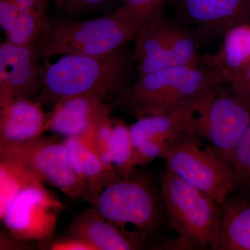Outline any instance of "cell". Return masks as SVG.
<instances>
[{"mask_svg": "<svg viewBox=\"0 0 250 250\" xmlns=\"http://www.w3.org/2000/svg\"><path fill=\"white\" fill-rule=\"evenodd\" d=\"M152 183L134 173L117 174L99 194L95 209L113 225L125 229L134 225L147 238L159 232L164 225V202Z\"/></svg>", "mask_w": 250, "mask_h": 250, "instance_id": "5", "label": "cell"}, {"mask_svg": "<svg viewBox=\"0 0 250 250\" xmlns=\"http://www.w3.org/2000/svg\"><path fill=\"white\" fill-rule=\"evenodd\" d=\"M235 177V190L250 198V123L236 145L231 162Z\"/></svg>", "mask_w": 250, "mask_h": 250, "instance_id": "22", "label": "cell"}, {"mask_svg": "<svg viewBox=\"0 0 250 250\" xmlns=\"http://www.w3.org/2000/svg\"><path fill=\"white\" fill-rule=\"evenodd\" d=\"M223 80L224 83H226V84L233 82H241V83L250 84V62L238 75H234V76L224 77Z\"/></svg>", "mask_w": 250, "mask_h": 250, "instance_id": "28", "label": "cell"}, {"mask_svg": "<svg viewBox=\"0 0 250 250\" xmlns=\"http://www.w3.org/2000/svg\"><path fill=\"white\" fill-rule=\"evenodd\" d=\"M250 123L248 102L220 85L186 118L182 129L205 139L231 164L233 150Z\"/></svg>", "mask_w": 250, "mask_h": 250, "instance_id": "8", "label": "cell"}, {"mask_svg": "<svg viewBox=\"0 0 250 250\" xmlns=\"http://www.w3.org/2000/svg\"><path fill=\"white\" fill-rule=\"evenodd\" d=\"M111 106L96 95L62 99L47 115L45 131L69 137L84 134L104 118L110 116Z\"/></svg>", "mask_w": 250, "mask_h": 250, "instance_id": "13", "label": "cell"}, {"mask_svg": "<svg viewBox=\"0 0 250 250\" xmlns=\"http://www.w3.org/2000/svg\"><path fill=\"white\" fill-rule=\"evenodd\" d=\"M161 196L166 218L177 233L164 249H216L220 205L174 173L168 167L161 173Z\"/></svg>", "mask_w": 250, "mask_h": 250, "instance_id": "4", "label": "cell"}, {"mask_svg": "<svg viewBox=\"0 0 250 250\" xmlns=\"http://www.w3.org/2000/svg\"><path fill=\"white\" fill-rule=\"evenodd\" d=\"M138 28L124 6L95 19H51L36 41L41 59L54 56H102L128 45Z\"/></svg>", "mask_w": 250, "mask_h": 250, "instance_id": "3", "label": "cell"}, {"mask_svg": "<svg viewBox=\"0 0 250 250\" xmlns=\"http://www.w3.org/2000/svg\"><path fill=\"white\" fill-rule=\"evenodd\" d=\"M161 157L172 172L218 205H223L234 192L231 164L195 135L182 131Z\"/></svg>", "mask_w": 250, "mask_h": 250, "instance_id": "7", "label": "cell"}, {"mask_svg": "<svg viewBox=\"0 0 250 250\" xmlns=\"http://www.w3.org/2000/svg\"><path fill=\"white\" fill-rule=\"evenodd\" d=\"M173 0H123L125 9L138 29L154 15L165 10Z\"/></svg>", "mask_w": 250, "mask_h": 250, "instance_id": "23", "label": "cell"}, {"mask_svg": "<svg viewBox=\"0 0 250 250\" xmlns=\"http://www.w3.org/2000/svg\"><path fill=\"white\" fill-rule=\"evenodd\" d=\"M47 249L53 250H95L89 243L77 238L70 236L49 242Z\"/></svg>", "mask_w": 250, "mask_h": 250, "instance_id": "26", "label": "cell"}, {"mask_svg": "<svg viewBox=\"0 0 250 250\" xmlns=\"http://www.w3.org/2000/svg\"><path fill=\"white\" fill-rule=\"evenodd\" d=\"M215 250H250V198L229 197L220 205Z\"/></svg>", "mask_w": 250, "mask_h": 250, "instance_id": "17", "label": "cell"}, {"mask_svg": "<svg viewBox=\"0 0 250 250\" xmlns=\"http://www.w3.org/2000/svg\"><path fill=\"white\" fill-rule=\"evenodd\" d=\"M57 8L64 15L69 17L78 16L98 9L108 3L110 0H52Z\"/></svg>", "mask_w": 250, "mask_h": 250, "instance_id": "25", "label": "cell"}, {"mask_svg": "<svg viewBox=\"0 0 250 250\" xmlns=\"http://www.w3.org/2000/svg\"><path fill=\"white\" fill-rule=\"evenodd\" d=\"M35 45L4 41L0 45V108L17 98L36 100L43 84L44 67Z\"/></svg>", "mask_w": 250, "mask_h": 250, "instance_id": "11", "label": "cell"}, {"mask_svg": "<svg viewBox=\"0 0 250 250\" xmlns=\"http://www.w3.org/2000/svg\"><path fill=\"white\" fill-rule=\"evenodd\" d=\"M134 152L130 127L120 121H114L110 142L109 157L112 167L118 174L129 173Z\"/></svg>", "mask_w": 250, "mask_h": 250, "instance_id": "21", "label": "cell"}, {"mask_svg": "<svg viewBox=\"0 0 250 250\" xmlns=\"http://www.w3.org/2000/svg\"><path fill=\"white\" fill-rule=\"evenodd\" d=\"M42 105L29 98H17L0 108V146L36 139L45 131L47 117Z\"/></svg>", "mask_w": 250, "mask_h": 250, "instance_id": "15", "label": "cell"}, {"mask_svg": "<svg viewBox=\"0 0 250 250\" xmlns=\"http://www.w3.org/2000/svg\"><path fill=\"white\" fill-rule=\"evenodd\" d=\"M62 209L43 183H35L24 188L0 218L16 239L42 241L52 236Z\"/></svg>", "mask_w": 250, "mask_h": 250, "instance_id": "9", "label": "cell"}, {"mask_svg": "<svg viewBox=\"0 0 250 250\" xmlns=\"http://www.w3.org/2000/svg\"><path fill=\"white\" fill-rule=\"evenodd\" d=\"M228 84L230 85V88L233 91L241 95L250 105V84L236 82H230Z\"/></svg>", "mask_w": 250, "mask_h": 250, "instance_id": "29", "label": "cell"}, {"mask_svg": "<svg viewBox=\"0 0 250 250\" xmlns=\"http://www.w3.org/2000/svg\"><path fill=\"white\" fill-rule=\"evenodd\" d=\"M43 60V84L35 100L41 105L78 95L118 98L129 86L135 62L127 45L105 55L66 54L53 63Z\"/></svg>", "mask_w": 250, "mask_h": 250, "instance_id": "1", "label": "cell"}, {"mask_svg": "<svg viewBox=\"0 0 250 250\" xmlns=\"http://www.w3.org/2000/svg\"><path fill=\"white\" fill-rule=\"evenodd\" d=\"M114 121L108 116L99 122L93 132V143L100 159L108 170L115 171L109 157L110 142Z\"/></svg>", "mask_w": 250, "mask_h": 250, "instance_id": "24", "label": "cell"}, {"mask_svg": "<svg viewBox=\"0 0 250 250\" xmlns=\"http://www.w3.org/2000/svg\"><path fill=\"white\" fill-rule=\"evenodd\" d=\"M70 236L89 243L95 250H134L147 247L149 238L138 231H130L113 225L96 209L85 210L70 228Z\"/></svg>", "mask_w": 250, "mask_h": 250, "instance_id": "14", "label": "cell"}, {"mask_svg": "<svg viewBox=\"0 0 250 250\" xmlns=\"http://www.w3.org/2000/svg\"><path fill=\"white\" fill-rule=\"evenodd\" d=\"M49 21L47 15L19 9L12 27L6 34V41L17 45H34Z\"/></svg>", "mask_w": 250, "mask_h": 250, "instance_id": "20", "label": "cell"}, {"mask_svg": "<svg viewBox=\"0 0 250 250\" xmlns=\"http://www.w3.org/2000/svg\"><path fill=\"white\" fill-rule=\"evenodd\" d=\"M223 43L213 54L201 56L200 64L221 77L234 76L250 62V25H240L228 31Z\"/></svg>", "mask_w": 250, "mask_h": 250, "instance_id": "16", "label": "cell"}, {"mask_svg": "<svg viewBox=\"0 0 250 250\" xmlns=\"http://www.w3.org/2000/svg\"><path fill=\"white\" fill-rule=\"evenodd\" d=\"M173 1L184 22L192 26L202 41L223 37L238 26L250 25V0Z\"/></svg>", "mask_w": 250, "mask_h": 250, "instance_id": "12", "label": "cell"}, {"mask_svg": "<svg viewBox=\"0 0 250 250\" xmlns=\"http://www.w3.org/2000/svg\"><path fill=\"white\" fill-rule=\"evenodd\" d=\"M24 161L38 175L71 197H83L85 187L74 172L63 143L42 136L19 144L0 146Z\"/></svg>", "mask_w": 250, "mask_h": 250, "instance_id": "10", "label": "cell"}, {"mask_svg": "<svg viewBox=\"0 0 250 250\" xmlns=\"http://www.w3.org/2000/svg\"><path fill=\"white\" fill-rule=\"evenodd\" d=\"M179 118V115L155 114L139 118L129 126L134 148L149 141L160 145L165 150L183 131Z\"/></svg>", "mask_w": 250, "mask_h": 250, "instance_id": "19", "label": "cell"}, {"mask_svg": "<svg viewBox=\"0 0 250 250\" xmlns=\"http://www.w3.org/2000/svg\"><path fill=\"white\" fill-rule=\"evenodd\" d=\"M223 84L219 74L201 64L167 67L139 76L116 101L138 119L149 115L191 114Z\"/></svg>", "mask_w": 250, "mask_h": 250, "instance_id": "2", "label": "cell"}, {"mask_svg": "<svg viewBox=\"0 0 250 250\" xmlns=\"http://www.w3.org/2000/svg\"><path fill=\"white\" fill-rule=\"evenodd\" d=\"M44 180L17 156L0 151V217L24 188Z\"/></svg>", "mask_w": 250, "mask_h": 250, "instance_id": "18", "label": "cell"}, {"mask_svg": "<svg viewBox=\"0 0 250 250\" xmlns=\"http://www.w3.org/2000/svg\"><path fill=\"white\" fill-rule=\"evenodd\" d=\"M134 40L139 76L167 67L200 65L197 50L201 38L191 28L171 21L164 11L143 23Z\"/></svg>", "mask_w": 250, "mask_h": 250, "instance_id": "6", "label": "cell"}, {"mask_svg": "<svg viewBox=\"0 0 250 250\" xmlns=\"http://www.w3.org/2000/svg\"><path fill=\"white\" fill-rule=\"evenodd\" d=\"M20 9L46 16L49 0H11Z\"/></svg>", "mask_w": 250, "mask_h": 250, "instance_id": "27", "label": "cell"}]
</instances>
